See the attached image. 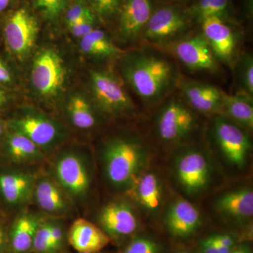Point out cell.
I'll use <instances>...</instances> for the list:
<instances>
[{
  "label": "cell",
  "instance_id": "1",
  "mask_svg": "<svg viewBox=\"0 0 253 253\" xmlns=\"http://www.w3.org/2000/svg\"><path fill=\"white\" fill-rule=\"evenodd\" d=\"M119 68L125 82L145 104L159 103L177 86V68L166 56L147 49L124 53Z\"/></svg>",
  "mask_w": 253,
  "mask_h": 253
},
{
  "label": "cell",
  "instance_id": "2",
  "mask_svg": "<svg viewBox=\"0 0 253 253\" xmlns=\"http://www.w3.org/2000/svg\"><path fill=\"white\" fill-rule=\"evenodd\" d=\"M149 147L134 136H115L101 152L105 179L113 189L128 191L145 172L149 163Z\"/></svg>",
  "mask_w": 253,
  "mask_h": 253
},
{
  "label": "cell",
  "instance_id": "3",
  "mask_svg": "<svg viewBox=\"0 0 253 253\" xmlns=\"http://www.w3.org/2000/svg\"><path fill=\"white\" fill-rule=\"evenodd\" d=\"M52 177L71 201L81 202L87 198L93 181L91 161L79 149L62 150L51 163Z\"/></svg>",
  "mask_w": 253,
  "mask_h": 253
},
{
  "label": "cell",
  "instance_id": "4",
  "mask_svg": "<svg viewBox=\"0 0 253 253\" xmlns=\"http://www.w3.org/2000/svg\"><path fill=\"white\" fill-rule=\"evenodd\" d=\"M89 86L95 107L110 117L132 116L136 106L122 82L109 70H93L89 73Z\"/></svg>",
  "mask_w": 253,
  "mask_h": 253
},
{
  "label": "cell",
  "instance_id": "5",
  "mask_svg": "<svg viewBox=\"0 0 253 253\" xmlns=\"http://www.w3.org/2000/svg\"><path fill=\"white\" fill-rule=\"evenodd\" d=\"M172 169L178 186L190 197L204 194L211 185L212 163L201 149L188 147L181 150L174 158Z\"/></svg>",
  "mask_w": 253,
  "mask_h": 253
},
{
  "label": "cell",
  "instance_id": "6",
  "mask_svg": "<svg viewBox=\"0 0 253 253\" xmlns=\"http://www.w3.org/2000/svg\"><path fill=\"white\" fill-rule=\"evenodd\" d=\"M193 24L186 7L172 3L158 5L141 38L153 45L166 47L186 36Z\"/></svg>",
  "mask_w": 253,
  "mask_h": 253
},
{
  "label": "cell",
  "instance_id": "7",
  "mask_svg": "<svg viewBox=\"0 0 253 253\" xmlns=\"http://www.w3.org/2000/svg\"><path fill=\"white\" fill-rule=\"evenodd\" d=\"M212 118L211 135L224 161L231 167L244 169L252 149L249 131L222 115Z\"/></svg>",
  "mask_w": 253,
  "mask_h": 253
},
{
  "label": "cell",
  "instance_id": "8",
  "mask_svg": "<svg viewBox=\"0 0 253 253\" xmlns=\"http://www.w3.org/2000/svg\"><path fill=\"white\" fill-rule=\"evenodd\" d=\"M13 131L33 141L43 152H51L66 139V131L57 121L35 109L24 110L11 123Z\"/></svg>",
  "mask_w": 253,
  "mask_h": 253
},
{
  "label": "cell",
  "instance_id": "9",
  "mask_svg": "<svg viewBox=\"0 0 253 253\" xmlns=\"http://www.w3.org/2000/svg\"><path fill=\"white\" fill-rule=\"evenodd\" d=\"M194 111L180 99H170L162 105L156 117V131L166 144H177L189 138L198 127Z\"/></svg>",
  "mask_w": 253,
  "mask_h": 253
},
{
  "label": "cell",
  "instance_id": "10",
  "mask_svg": "<svg viewBox=\"0 0 253 253\" xmlns=\"http://www.w3.org/2000/svg\"><path fill=\"white\" fill-rule=\"evenodd\" d=\"M39 31L38 18L27 6L16 8L5 18V42L11 53L19 59H24L31 53Z\"/></svg>",
  "mask_w": 253,
  "mask_h": 253
},
{
  "label": "cell",
  "instance_id": "11",
  "mask_svg": "<svg viewBox=\"0 0 253 253\" xmlns=\"http://www.w3.org/2000/svg\"><path fill=\"white\" fill-rule=\"evenodd\" d=\"M66 74L61 56L55 50L47 48L38 53L33 60L32 85L42 97H55L62 89Z\"/></svg>",
  "mask_w": 253,
  "mask_h": 253
},
{
  "label": "cell",
  "instance_id": "12",
  "mask_svg": "<svg viewBox=\"0 0 253 253\" xmlns=\"http://www.w3.org/2000/svg\"><path fill=\"white\" fill-rule=\"evenodd\" d=\"M176 59L187 69L200 72H217L219 62L202 33L183 37L169 44Z\"/></svg>",
  "mask_w": 253,
  "mask_h": 253
},
{
  "label": "cell",
  "instance_id": "13",
  "mask_svg": "<svg viewBox=\"0 0 253 253\" xmlns=\"http://www.w3.org/2000/svg\"><path fill=\"white\" fill-rule=\"evenodd\" d=\"M235 23L213 17L200 24L201 33L207 41L218 62L234 66L238 47V36Z\"/></svg>",
  "mask_w": 253,
  "mask_h": 253
},
{
  "label": "cell",
  "instance_id": "14",
  "mask_svg": "<svg viewBox=\"0 0 253 253\" xmlns=\"http://www.w3.org/2000/svg\"><path fill=\"white\" fill-rule=\"evenodd\" d=\"M155 6V0H123L115 19L120 39L133 42L141 38Z\"/></svg>",
  "mask_w": 253,
  "mask_h": 253
},
{
  "label": "cell",
  "instance_id": "15",
  "mask_svg": "<svg viewBox=\"0 0 253 253\" xmlns=\"http://www.w3.org/2000/svg\"><path fill=\"white\" fill-rule=\"evenodd\" d=\"M176 87L194 111L208 116L221 115L223 91L217 86L180 77Z\"/></svg>",
  "mask_w": 253,
  "mask_h": 253
},
{
  "label": "cell",
  "instance_id": "16",
  "mask_svg": "<svg viewBox=\"0 0 253 253\" xmlns=\"http://www.w3.org/2000/svg\"><path fill=\"white\" fill-rule=\"evenodd\" d=\"M97 219L100 228L109 237L131 235L139 224L135 211L124 200H116L105 205L99 211Z\"/></svg>",
  "mask_w": 253,
  "mask_h": 253
},
{
  "label": "cell",
  "instance_id": "17",
  "mask_svg": "<svg viewBox=\"0 0 253 253\" xmlns=\"http://www.w3.org/2000/svg\"><path fill=\"white\" fill-rule=\"evenodd\" d=\"M164 219L169 234L181 239L194 235L202 223L199 210L183 199H176L168 206Z\"/></svg>",
  "mask_w": 253,
  "mask_h": 253
},
{
  "label": "cell",
  "instance_id": "18",
  "mask_svg": "<svg viewBox=\"0 0 253 253\" xmlns=\"http://www.w3.org/2000/svg\"><path fill=\"white\" fill-rule=\"evenodd\" d=\"M214 209L226 220L238 224L246 222L253 215V189L241 187L224 193L214 203Z\"/></svg>",
  "mask_w": 253,
  "mask_h": 253
},
{
  "label": "cell",
  "instance_id": "19",
  "mask_svg": "<svg viewBox=\"0 0 253 253\" xmlns=\"http://www.w3.org/2000/svg\"><path fill=\"white\" fill-rule=\"evenodd\" d=\"M127 192L148 215L157 214L162 207L164 187L162 179L156 173L145 172Z\"/></svg>",
  "mask_w": 253,
  "mask_h": 253
},
{
  "label": "cell",
  "instance_id": "20",
  "mask_svg": "<svg viewBox=\"0 0 253 253\" xmlns=\"http://www.w3.org/2000/svg\"><path fill=\"white\" fill-rule=\"evenodd\" d=\"M33 197L41 209L51 215H66L71 211V200L52 176L37 179Z\"/></svg>",
  "mask_w": 253,
  "mask_h": 253
},
{
  "label": "cell",
  "instance_id": "21",
  "mask_svg": "<svg viewBox=\"0 0 253 253\" xmlns=\"http://www.w3.org/2000/svg\"><path fill=\"white\" fill-rule=\"evenodd\" d=\"M36 178L26 170L0 174V194L8 204L25 206L33 197Z\"/></svg>",
  "mask_w": 253,
  "mask_h": 253
},
{
  "label": "cell",
  "instance_id": "22",
  "mask_svg": "<svg viewBox=\"0 0 253 253\" xmlns=\"http://www.w3.org/2000/svg\"><path fill=\"white\" fill-rule=\"evenodd\" d=\"M68 241L78 252L96 253L109 244L110 237L99 226L80 218L71 226Z\"/></svg>",
  "mask_w": 253,
  "mask_h": 253
},
{
  "label": "cell",
  "instance_id": "23",
  "mask_svg": "<svg viewBox=\"0 0 253 253\" xmlns=\"http://www.w3.org/2000/svg\"><path fill=\"white\" fill-rule=\"evenodd\" d=\"M82 52L93 59L111 60L120 59L124 54L102 30L95 28L86 36L80 38Z\"/></svg>",
  "mask_w": 253,
  "mask_h": 253
},
{
  "label": "cell",
  "instance_id": "24",
  "mask_svg": "<svg viewBox=\"0 0 253 253\" xmlns=\"http://www.w3.org/2000/svg\"><path fill=\"white\" fill-rule=\"evenodd\" d=\"M186 11L194 24L213 17L237 24L231 0H194Z\"/></svg>",
  "mask_w": 253,
  "mask_h": 253
},
{
  "label": "cell",
  "instance_id": "25",
  "mask_svg": "<svg viewBox=\"0 0 253 253\" xmlns=\"http://www.w3.org/2000/svg\"><path fill=\"white\" fill-rule=\"evenodd\" d=\"M221 115L245 129H253V97L243 93L228 94L223 91Z\"/></svg>",
  "mask_w": 253,
  "mask_h": 253
},
{
  "label": "cell",
  "instance_id": "26",
  "mask_svg": "<svg viewBox=\"0 0 253 253\" xmlns=\"http://www.w3.org/2000/svg\"><path fill=\"white\" fill-rule=\"evenodd\" d=\"M97 109L85 96L80 94L70 96L66 104V113L70 122L81 130L93 129L99 123Z\"/></svg>",
  "mask_w": 253,
  "mask_h": 253
},
{
  "label": "cell",
  "instance_id": "27",
  "mask_svg": "<svg viewBox=\"0 0 253 253\" xmlns=\"http://www.w3.org/2000/svg\"><path fill=\"white\" fill-rule=\"evenodd\" d=\"M40 224V218L35 213L25 212L18 216L11 233V244L15 252L26 253L33 247V240Z\"/></svg>",
  "mask_w": 253,
  "mask_h": 253
},
{
  "label": "cell",
  "instance_id": "28",
  "mask_svg": "<svg viewBox=\"0 0 253 253\" xmlns=\"http://www.w3.org/2000/svg\"><path fill=\"white\" fill-rule=\"evenodd\" d=\"M9 157L18 163H33L42 161L44 152L33 141L20 133L13 131L6 141Z\"/></svg>",
  "mask_w": 253,
  "mask_h": 253
},
{
  "label": "cell",
  "instance_id": "29",
  "mask_svg": "<svg viewBox=\"0 0 253 253\" xmlns=\"http://www.w3.org/2000/svg\"><path fill=\"white\" fill-rule=\"evenodd\" d=\"M238 85L237 93H243L253 97V57L250 53L240 56L236 63Z\"/></svg>",
  "mask_w": 253,
  "mask_h": 253
},
{
  "label": "cell",
  "instance_id": "30",
  "mask_svg": "<svg viewBox=\"0 0 253 253\" xmlns=\"http://www.w3.org/2000/svg\"><path fill=\"white\" fill-rule=\"evenodd\" d=\"M99 21L109 23L116 19L123 0H86Z\"/></svg>",
  "mask_w": 253,
  "mask_h": 253
},
{
  "label": "cell",
  "instance_id": "31",
  "mask_svg": "<svg viewBox=\"0 0 253 253\" xmlns=\"http://www.w3.org/2000/svg\"><path fill=\"white\" fill-rule=\"evenodd\" d=\"M33 6L46 20H58L66 11L68 0H33Z\"/></svg>",
  "mask_w": 253,
  "mask_h": 253
},
{
  "label": "cell",
  "instance_id": "32",
  "mask_svg": "<svg viewBox=\"0 0 253 253\" xmlns=\"http://www.w3.org/2000/svg\"><path fill=\"white\" fill-rule=\"evenodd\" d=\"M65 13V22L67 28L82 18L96 15L88 4L86 0H76L68 4Z\"/></svg>",
  "mask_w": 253,
  "mask_h": 253
},
{
  "label": "cell",
  "instance_id": "33",
  "mask_svg": "<svg viewBox=\"0 0 253 253\" xmlns=\"http://www.w3.org/2000/svg\"><path fill=\"white\" fill-rule=\"evenodd\" d=\"M162 247L148 236H139L132 240L122 253H161Z\"/></svg>",
  "mask_w": 253,
  "mask_h": 253
},
{
  "label": "cell",
  "instance_id": "34",
  "mask_svg": "<svg viewBox=\"0 0 253 253\" xmlns=\"http://www.w3.org/2000/svg\"><path fill=\"white\" fill-rule=\"evenodd\" d=\"M32 248L38 253H52L49 244V221L40 224Z\"/></svg>",
  "mask_w": 253,
  "mask_h": 253
},
{
  "label": "cell",
  "instance_id": "35",
  "mask_svg": "<svg viewBox=\"0 0 253 253\" xmlns=\"http://www.w3.org/2000/svg\"><path fill=\"white\" fill-rule=\"evenodd\" d=\"M97 20L99 19L96 15L87 16L73 23L72 26H69L68 28L73 36L80 39L96 28Z\"/></svg>",
  "mask_w": 253,
  "mask_h": 253
},
{
  "label": "cell",
  "instance_id": "36",
  "mask_svg": "<svg viewBox=\"0 0 253 253\" xmlns=\"http://www.w3.org/2000/svg\"><path fill=\"white\" fill-rule=\"evenodd\" d=\"M63 231L57 222L49 221V244L51 251H57L62 245Z\"/></svg>",
  "mask_w": 253,
  "mask_h": 253
},
{
  "label": "cell",
  "instance_id": "37",
  "mask_svg": "<svg viewBox=\"0 0 253 253\" xmlns=\"http://www.w3.org/2000/svg\"><path fill=\"white\" fill-rule=\"evenodd\" d=\"M12 73L9 66L2 59H0V84H9L13 82Z\"/></svg>",
  "mask_w": 253,
  "mask_h": 253
},
{
  "label": "cell",
  "instance_id": "38",
  "mask_svg": "<svg viewBox=\"0 0 253 253\" xmlns=\"http://www.w3.org/2000/svg\"><path fill=\"white\" fill-rule=\"evenodd\" d=\"M201 250L203 253H219L212 236L206 238L201 242Z\"/></svg>",
  "mask_w": 253,
  "mask_h": 253
},
{
  "label": "cell",
  "instance_id": "39",
  "mask_svg": "<svg viewBox=\"0 0 253 253\" xmlns=\"http://www.w3.org/2000/svg\"><path fill=\"white\" fill-rule=\"evenodd\" d=\"M214 236L218 242L222 246L230 248V249L235 247V240L232 236L228 235V234H216Z\"/></svg>",
  "mask_w": 253,
  "mask_h": 253
},
{
  "label": "cell",
  "instance_id": "40",
  "mask_svg": "<svg viewBox=\"0 0 253 253\" xmlns=\"http://www.w3.org/2000/svg\"><path fill=\"white\" fill-rule=\"evenodd\" d=\"M16 0H0V14L9 11L16 3Z\"/></svg>",
  "mask_w": 253,
  "mask_h": 253
},
{
  "label": "cell",
  "instance_id": "41",
  "mask_svg": "<svg viewBox=\"0 0 253 253\" xmlns=\"http://www.w3.org/2000/svg\"><path fill=\"white\" fill-rule=\"evenodd\" d=\"M229 253H252V252L249 246H241L239 247H234Z\"/></svg>",
  "mask_w": 253,
  "mask_h": 253
},
{
  "label": "cell",
  "instance_id": "42",
  "mask_svg": "<svg viewBox=\"0 0 253 253\" xmlns=\"http://www.w3.org/2000/svg\"><path fill=\"white\" fill-rule=\"evenodd\" d=\"M8 102V96L4 91L0 89V107Z\"/></svg>",
  "mask_w": 253,
  "mask_h": 253
},
{
  "label": "cell",
  "instance_id": "43",
  "mask_svg": "<svg viewBox=\"0 0 253 253\" xmlns=\"http://www.w3.org/2000/svg\"><path fill=\"white\" fill-rule=\"evenodd\" d=\"M3 244V233L1 231V229H0V250L1 249V246H2Z\"/></svg>",
  "mask_w": 253,
  "mask_h": 253
},
{
  "label": "cell",
  "instance_id": "44",
  "mask_svg": "<svg viewBox=\"0 0 253 253\" xmlns=\"http://www.w3.org/2000/svg\"><path fill=\"white\" fill-rule=\"evenodd\" d=\"M3 131H4V126H3L2 122L0 121V137L2 135Z\"/></svg>",
  "mask_w": 253,
  "mask_h": 253
},
{
  "label": "cell",
  "instance_id": "45",
  "mask_svg": "<svg viewBox=\"0 0 253 253\" xmlns=\"http://www.w3.org/2000/svg\"><path fill=\"white\" fill-rule=\"evenodd\" d=\"M168 1H169V2H185V1H190V0H168Z\"/></svg>",
  "mask_w": 253,
  "mask_h": 253
},
{
  "label": "cell",
  "instance_id": "46",
  "mask_svg": "<svg viewBox=\"0 0 253 253\" xmlns=\"http://www.w3.org/2000/svg\"><path fill=\"white\" fill-rule=\"evenodd\" d=\"M188 253V252H180V253Z\"/></svg>",
  "mask_w": 253,
  "mask_h": 253
},
{
  "label": "cell",
  "instance_id": "47",
  "mask_svg": "<svg viewBox=\"0 0 253 253\" xmlns=\"http://www.w3.org/2000/svg\"><path fill=\"white\" fill-rule=\"evenodd\" d=\"M78 253H79V252H78Z\"/></svg>",
  "mask_w": 253,
  "mask_h": 253
}]
</instances>
